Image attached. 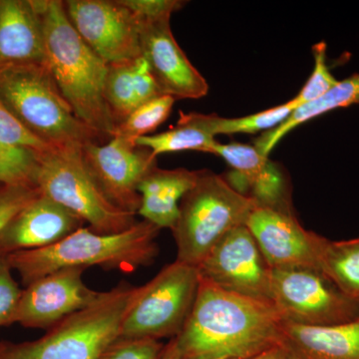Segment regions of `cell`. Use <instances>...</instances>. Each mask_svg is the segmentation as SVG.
I'll list each match as a JSON object with an SVG mask.
<instances>
[{
    "label": "cell",
    "mask_w": 359,
    "mask_h": 359,
    "mask_svg": "<svg viewBox=\"0 0 359 359\" xmlns=\"http://www.w3.org/2000/svg\"><path fill=\"white\" fill-rule=\"evenodd\" d=\"M283 325L273 304L200 278L190 316L171 341L182 359H248L280 346Z\"/></svg>",
    "instance_id": "obj_1"
},
{
    "label": "cell",
    "mask_w": 359,
    "mask_h": 359,
    "mask_svg": "<svg viewBox=\"0 0 359 359\" xmlns=\"http://www.w3.org/2000/svg\"><path fill=\"white\" fill-rule=\"evenodd\" d=\"M197 266L175 261L141 285L136 301L123 320L122 339L160 340L178 337L197 297Z\"/></svg>",
    "instance_id": "obj_8"
},
{
    "label": "cell",
    "mask_w": 359,
    "mask_h": 359,
    "mask_svg": "<svg viewBox=\"0 0 359 359\" xmlns=\"http://www.w3.org/2000/svg\"><path fill=\"white\" fill-rule=\"evenodd\" d=\"M103 94L116 126L137 108L161 96L147 61L142 56L108 65Z\"/></svg>",
    "instance_id": "obj_20"
},
{
    "label": "cell",
    "mask_w": 359,
    "mask_h": 359,
    "mask_svg": "<svg viewBox=\"0 0 359 359\" xmlns=\"http://www.w3.org/2000/svg\"><path fill=\"white\" fill-rule=\"evenodd\" d=\"M245 226L271 269H321L323 252L330 240L306 230L294 212L256 207Z\"/></svg>",
    "instance_id": "obj_13"
},
{
    "label": "cell",
    "mask_w": 359,
    "mask_h": 359,
    "mask_svg": "<svg viewBox=\"0 0 359 359\" xmlns=\"http://www.w3.org/2000/svg\"><path fill=\"white\" fill-rule=\"evenodd\" d=\"M175 101L176 99L173 97L161 95L143 104L124 122L116 126L113 137H119L136 144L139 138L150 136L169 118Z\"/></svg>",
    "instance_id": "obj_25"
},
{
    "label": "cell",
    "mask_w": 359,
    "mask_h": 359,
    "mask_svg": "<svg viewBox=\"0 0 359 359\" xmlns=\"http://www.w3.org/2000/svg\"><path fill=\"white\" fill-rule=\"evenodd\" d=\"M299 107L292 98L289 102L256 114L238 118H223L219 116L218 135L254 134L264 130L269 131L280 126Z\"/></svg>",
    "instance_id": "obj_27"
},
{
    "label": "cell",
    "mask_w": 359,
    "mask_h": 359,
    "mask_svg": "<svg viewBox=\"0 0 359 359\" xmlns=\"http://www.w3.org/2000/svg\"><path fill=\"white\" fill-rule=\"evenodd\" d=\"M223 178L236 192L254 201L257 207L292 212L289 182L280 166L269 159L261 170L250 176L231 171Z\"/></svg>",
    "instance_id": "obj_23"
},
{
    "label": "cell",
    "mask_w": 359,
    "mask_h": 359,
    "mask_svg": "<svg viewBox=\"0 0 359 359\" xmlns=\"http://www.w3.org/2000/svg\"><path fill=\"white\" fill-rule=\"evenodd\" d=\"M283 332L292 359H359V318L330 327L283 323Z\"/></svg>",
    "instance_id": "obj_18"
},
{
    "label": "cell",
    "mask_w": 359,
    "mask_h": 359,
    "mask_svg": "<svg viewBox=\"0 0 359 359\" xmlns=\"http://www.w3.org/2000/svg\"><path fill=\"white\" fill-rule=\"evenodd\" d=\"M39 195V190L35 187L0 183V231L22 208Z\"/></svg>",
    "instance_id": "obj_32"
},
{
    "label": "cell",
    "mask_w": 359,
    "mask_h": 359,
    "mask_svg": "<svg viewBox=\"0 0 359 359\" xmlns=\"http://www.w3.org/2000/svg\"><path fill=\"white\" fill-rule=\"evenodd\" d=\"M84 222L43 195L37 196L0 231V255L44 249L57 244Z\"/></svg>",
    "instance_id": "obj_16"
},
{
    "label": "cell",
    "mask_w": 359,
    "mask_h": 359,
    "mask_svg": "<svg viewBox=\"0 0 359 359\" xmlns=\"http://www.w3.org/2000/svg\"><path fill=\"white\" fill-rule=\"evenodd\" d=\"M11 271L6 256L0 255V327L13 325L22 294Z\"/></svg>",
    "instance_id": "obj_31"
},
{
    "label": "cell",
    "mask_w": 359,
    "mask_h": 359,
    "mask_svg": "<svg viewBox=\"0 0 359 359\" xmlns=\"http://www.w3.org/2000/svg\"><path fill=\"white\" fill-rule=\"evenodd\" d=\"M254 201L231 189L222 175L199 171L195 186L180 203L173 228L176 261L198 266L231 230L247 223Z\"/></svg>",
    "instance_id": "obj_6"
},
{
    "label": "cell",
    "mask_w": 359,
    "mask_h": 359,
    "mask_svg": "<svg viewBox=\"0 0 359 359\" xmlns=\"http://www.w3.org/2000/svg\"><path fill=\"white\" fill-rule=\"evenodd\" d=\"M63 6L78 34L107 65L140 57L138 20L119 0H67Z\"/></svg>",
    "instance_id": "obj_11"
},
{
    "label": "cell",
    "mask_w": 359,
    "mask_h": 359,
    "mask_svg": "<svg viewBox=\"0 0 359 359\" xmlns=\"http://www.w3.org/2000/svg\"><path fill=\"white\" fill-rule=\"evenodd\" d=\"M321 271L344 294L359 301V238L339 242L328 241Z\"/></svg>",
    "instance_id": "obj_24"
},
{
    "label": "cell",
    "mask_w": 359,
    "mask_h": 359,
    "mask_svg": "<svg viewBox=\"0 0 359 359\" xmlns=\"http://www.w3.org/2000/svg\"><path fill=\"white\" fill-rule=\"evenodd\" d=\"M82 146L51 148L39 153L34 185L49 198L74 214L95 233H120L137 223L136 214L115 207L92 178Z\"/></svg>",
    "instance_id": "obj_7"
},
{
    "label": "cell",
    "mask_w": 359,
    "mask_h": 359,
    "mask_svg": "<svg viewBox=\"0 0 359 359\" xmlns=\"http://www.w3.org/2000/svg\"><path fill=\"white\" fill-rule=\"evenodd\" d=\"M160 231L145 219L137 222L128 230L108 235L82 226L57 244L14 252L6 259L11 269L20 273L25 287L62 269L100 266L108 271L134 273L154 263L159 254L156 240Z\"/></svg>",
    "instance_id": "obj_3"
},
{
    "label": "cell",
    "mask_w": 359,
    "mask_h": 359,
    "mask_svg": "<svg viewBox=\"0 0 359 359\" xmlns=\"http://www.w3.org/2000/svg\"><path fill=\"white\" fill-rule=\"evenodd\" d=\"M359 105V74H353L339 81L334 88L314 102L304 104L290 114L280 126L262 134L255 142V147L269 157V153L292 130L314 118L339 109Z\"/></svg>",
    "instance_id": "obj_22"
},
{
    "label": "cell",
    "mask_w": 359,
    "mask_h": 359,
    "mask_svg": "<svg viewBox=\"0 0 359 359\" xmlns=\"http://www.w3.org/2000/svg\"><path fill=\"white\" fill-rule=\"evenodd\" d=\"M164 348L159 340L118 337L99 359H161Z\"/></svg>",
    "instance_id": "obj_29"
},
{
    "label": "cell",
    "mask_w": 359,
    "mask_h": 359,
    "mask_svg": "<svg viewBox=\"0 0 359 359\" xmlns=\"http://www.w3.org/2000/svg\"><path fill=\"white\" fill-rule=\"evenodd\" d=\"M327 46L325 42H318L313 46L314 67L308 81L294 97V101L301 107L304 104L314 102L325 96L330 90L339 83V80L330 72L327 65Z\"/></svg>",
    "instance_id": "obj_28"
},
{
    "label": "cell",
    "mask_w": 359,
    "mask_h": 359,
    "mask_svg": "<svg viewBox=\"0 0 359 359\" xmlns=\"http://www.w3.org/2000/svg\"><path fill=\"white\" fill-rule=\"evenodd\" d=\"M39 157V152L0 142V183L35 187Z\"/></svg>",
    "instance_id": "obj_26"
},
{
    "label": "cell",
    "mask_w": 359,
    "mask_h": 359,
    "mask_svg": "<svg viewBox=\"0 0 359 359\" xmlns=\"http://www.w3.org/2000/svg\"><path fill=\"white\" fill-rule=\"evenodd\" d=\"M161 359H182L180 358L178 353L175 349L174 344L170 341L167 346H165L164 351H163L162 358Z\"/></svg>",
    "instance_id": "obj_35"
},
{
    "label": "cell",
    "mask_w": 359,
    "mask_h": 359,
    "mask_svg": "<svg viewBox=\"0 0 359 359\" xmlns=\"http://www.w3.org/2000/svg\"><path fill=\"white\" fill-rule=\"evenodd\" d=\"M169 16L139 22L141 56L147 61L161 95L199 99L209 85L175 39Z\"/></svg>",
    "instance_id": "obj_15"
},
{
    "label": "cell",
    "mask_w": 359,
    "mask_h": 359,
    "mask_svg": "<svg viewBox=\"0 0 359 359\" xmlns=\"http://www.w3.org/2000/svg\"><path fill=\"white\" fill-rule=\"evenodd\" d=\"M81 151L85 165L104 196L123 211L138 214L139 184L158 166L152 151L119 137H113L106 145L90 142Z\"/></svg>",
    "instance_id": "obj_12"
},
{
    "label": "cell",
    "mask_w": 359,
    "mask_h": 359,
    "mask_svg": "<svg viewBox=\"0 0 359 359\" xmlns=\"http://www.w3.org/2000/svg\"><path fill=\"white\" fill-rule=\"evenodd\" d=\"M271 294L283 323L330 327L359 318V301L344 294L321 269H271Z\"/></svg>",
    "instance_id": "obj_9"
},
{
    "label": "cell",
    "mask_w": 359,
    "mask_h": 359,
    "mask_svg": "<svg viewBox=\"0 0 359 359\" xmlns=\"http://www.w3.org/2000/svg\"><path fill=\"white\" fill-rule=\"evenodd\" d=\"M0 101L30 134L52 148L102 139L78 119L46 65L0 69Z\"/></svg>",
    "instance_id": "obj_5"
},
{
    "label": "cell",
    "mask_w": 359,
    "mask_h": 359,
    "mask_svg": "<svg viewBox=\"0 0 359 359\" xmlns=\"http://www.w3.org/2000/svg\"><path fill=\"white\" fill-rule=\"evenodd\" d=\"M248 359H292V356L283 344L280 346L273 347L269 351H264V353L257 354V355L252 356V358Z\"/></svg>",
    "instance_id": "obj_34"
},
{
    "label": "cell",
    "mask_w": 359,
    "mask_h": 359,
    "mask_svg": "<svg viewBox=\"0 0 359 359\" xmlns=\"http://www.w3.org/2000/svg\"><path fill=\"white\" fill-rule=\"evenodd\" d=\"M41 18L46 65L80 121L99 136L116 129L103 87L108 65L85 43L68 20L63 1L33 0Z\"/></svg>",
    "instance_id": "obj_2"
},
{
    "label": "cell",
    "mask_w": 359,
    "mask_h": 359,
    "mask_svg": "<svg viewBox=\"0 0 359 359\" xmlns=\"http://www.w3.org/2000/svg\"><path fill=\"white\" fill-rule=\"evenodd\" d=\"M85 269H59L25 287L14 314L13 323L29 328H49L71 314L89 308L103 297L87 287L82 275Z\"/></svg>",
    "instance_id": "obj_14"
},
{
    "label": "cell",
    "mask_w": 359,
    "mask_h": 359,
    "mask_svg": "<svg viewBox=\"0 0 359 359\" xmlns=\"http://www.w3.org/2000/svg\"><path fill=\"white\" fill-rule=\"evenodd\" d=\"M199 171L164 170L156 167L138 186L141 205L138 214L143 219L162 229L173 230L179 217L180 203L195 186Z\"/></svg>",
    "instance_id": "obj_19"
},
{
    "label": "cell",
    "mask_w": 359,
    "mask_h": 359,
    "mask_svg": "<svg viewBox=\"0 0 359 359\" xmlns=\"http://www.w3.org/2000/svg\"><path fill=\"white\" fill-rule=\"evenodd\" d=\"M0 142L14 147L29 149L39 153H43L52 148L30 134L6 109L1 101H0Z\"/></svg>",
    "instance_id": "obj_30"
},
{
    "label": "cell",
    "mask_w": 359,
    "mask_h": 359,
    "mask_svg": "<svg viewBox=\"0 0 359 359\" xmlns=\"http://www.w3.org/2000/svg\"><path fill=\"white\" fill-rule=\"evenodd\" d=\"M140 287L118 283L89 308L71 314L34 341L0 342V359H99L120 337Z\"/></svg>",
    "instance_id": "obj_4"
},
{
    "label": "cell",
    "mask_w": 359,
    "mask_h": 359,
    "mask_svg": "<svg viewBox=\"0 0 359 359\" xmlns=\"http://www.w3.org/2000/svg\"><path fill=\"white\" fill-rule=\"evenodd\" d=\"M121 4L134 14L137 20H156L171 18L172 13L180 11L185 1L180 0H119Z\"/></svg>",
    "instance_id": "obj_33"
},
{
    "label": "cell",
    "mask_w": 359,
    "mask_h": 359,
    "mask_svg": "<svg viewBox=\"0 0 359 359\" xmlns=\"http://www.w3.org/2000/svg\"><path fill=\"white\" fill-rule=\"evenodd\" d=\"M197 269L201 278L221 289L273 304L271 269L245 224L229 231Z\"/></svg>",
    "instance_id": "obj_10"
},
{
    "label": "cell",
    "mask_w": 359,
    "mask_h": 359,
    "mask_svg": "<svg viewBox=\"0 0 359 359\" xmlns=\"http://www.w3.org/2000/svg\"><path fill=\"white\" fill-rule=\"evenodd\" d=\"M219 116L180 112L179 121L162 133L142 137L136 145L150 149L155 157L165 153L198 151L209 153L216 143Z\"/></svg>",
    "instance_id": "obj_21"
},
{
    "label": "cell",
    "mask_w": 359,
    "mask_h": 359,
    "mask_svg": "<svg viewBox=\"0 0 359 359\" xmlns=\"http://www.w3.org/2000/svg\"><path fill=\"white\" fill-rule=\"evenodd\" d=\"M46 65L41 18L33 0H0V69Z\"/></svg>",
    "instance_id": "obj_17"
}]
</instances>
